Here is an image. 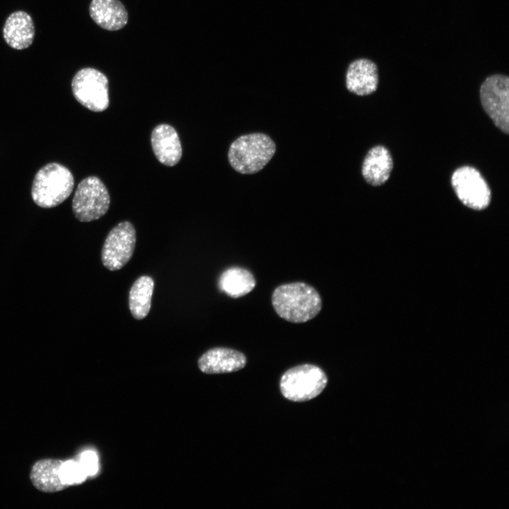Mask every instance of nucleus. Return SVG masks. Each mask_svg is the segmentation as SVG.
Returning a JSON list of instances; mask_svg holds the SVG:
<instances>
[{
    "instance_id": "obj_1",
    "label": "nucleus",
    "mask_w": 509,
    "mask_h": 509,
    "mask_svg": "<svg viewBox=\"0 0 509 509\" xmlns=\"http://www.w3.org/2000/svg\"><path fill=\"white\" fill-rule=\"evenodd\" d=\"M271 303L280 317L293 323H303L313 319L322 307L318 291L301 281L277 286L271 294Z\"/></svg>"
},
{
    "instance_id": "obj_2",
    "label": "nucleus",
    "mask_w": 509,
    "mask_h": 509,
    "mask_svg": "<svg viewBox=\"0 0 509 509\" xmlns=\"http://www.w3.org/2000/svg\"><path fill=\"white\" fill-rule=\"evenodd\" d=\"M276 152V144L267 134L252 133L240 136L230 146L228 158L231 167L241 174L260 171Z\"/></svg>"
},
{
    "instance_id": "obj_3",
    "label": "nucleus",
    "mask_w": 509,
    "mask_h": 509,
    "mask_svg": "<svg viewBox=\"0 0 509 509\" xmlns=\"http://www.w3.org/2000/svg\"><path fill=\"white\" fill-rule=\"evenodd\" d=\"M74 185V177L67 168L56 163H49L35 176L31 189L32 198L42 208H53L70 196Z\"/></svg>"
},
{
    "instance_id": "obj_4",
    "label": "nucleus",
    "mask_w": 509,
    "mask_h": 509,
    "mask_svg": "<svg viewBox=\"0 0 509 509\" xmlns=\"http://www.w3.org/2000/svg\"><path fill=\"white\" fill-rule=\"evenodd\" d=\"M324 372L312 364H302L288 369L282 375L280 390L284 397L293 402H305L318 396L325 388Z\"/></svg>"
},
{
    "instance_id": "obj_5",
    "label": "nucleus",
    "mask_w": 509,
    "mask_h": 509,
    "mask_svg": "<svg viewBox=\"0 0 509 509\" xmlns=\"http://www.w3.org/2000/svg\"><path fill=\"white\" fill-rule=\"evenodd\" d=\"M110 204V194L104 183L98 177L90 176L78 184L72 200V211L78 221L90 222L103 216Z\"/></svg>"
},
{
    "instance_id": "obj_6",
    "label": "nucleus",
    "mask_w": 509,
    "mask_h": 509,
    "mask_svg": "<svg viewBox=\"0 0 509 509\" xmlns=\"http://www.w3.org/2000/svg\"><path fill=\"white\" fill-rule=\"evenodd\" d=\"M479 95L481 105L503 133L509 132V78L502 74L487 76L482 82Z\"/></svg>"
},
{
    "instance_id": "obj_7",
    "label": "nucleus",
    "mask_w": 509,
    "mask_h": 509,
    "mask_svg": "<svg viewBox=\"0 0 509 509\" xmlns=\"http://www.w3.org/2000/svg\"><path fill=\"white\" fill-rule=\"evenodd\" d=\"M71 88L76 100L93 112H103L109 106L108 79L95 69L79 70L72 79Z\"/></svg>"
},
{
    "instance_id": "obj_8",
    "label": "nucleus",
    "mask_w": 509,
    "mask_h": 509,
    "mask_svg": "<svg viewBox=\"0 0 509 509\" xmlns=\"http://www.w3.org/2000/svg\"><path fill=\"white\" fill-rule=\"evenodd\" d=\"M136 242V230L131 223H119L108 233L101 251V260L107 269H122L131 258Z\"/></svg>"
},
{
    "instance_id": "obj_9",
    "label": "nucleus",
    "mask_w": 509,
    "mask_h": 509,
    "mask_svg": "<svg viewBox=\"0 0 509 509\" xmlns=\"http://www.w3.org/2000/svg\"><path fill=\"white\" fill-rule=\"evenodd\" d=\"M454 191L466 206L474 210L486 209L491 201V190L481 173L470 166L457 168L452 174Z\"/></svg>"
},
{
    "instance_id": "obj_10",
    "label": "nucleus",
    "mask_w": 509,
    "mask_h": 509,
    "mask_svg": "<svg viewBox=\"0 0 509 509\" xmlns=\"http://www.w3.org/2000/svg\"><path fill=\"white\" fill-rule=\"evenodd\" d=\"M379 83L378 65L366 57L352 60L345 74L346 89L357 95L365 96L374 93Z\"/></svg>"
},
{
    "instance_id": "obj_11",
    "label": "nucleus",
    "mask_w": 509,
    "mask_h": 509,
    "mask_svg": "<svg viewBox=\"0 0 509 509\" xmlns=\"http://www.w3.org/2000/svg\"><path fill=\"white\" fill-rule=\"evenodd\" d=\"M246 363L247 358L242 352L226 347L211 349L198 360L199 368L206 374L235 372L242 369Z\"/></svg>"
},
{
    "instance_id": "obj_12",
    "label": "nucleus",
    "mask_w": 509,
    "mask_h": 509,
    "mask_svg": "<svg viewBox=\"0 0 509 509\" xmlns=\"http://www.w3.org/2000/svg\"><path fill=\"white\" fill-rule=\"evenodd\" d=\"M151 142L156 158L163 165L171 167L180 160V140L176 130L170 124L157 125L151 132Z\"/></svg>"
},
{
    "instance_id": "obj_13",
    "label": "nucleus",
    "mask_w": 509,
    "mask_h": 509,
    "mask_svg": "<svg viewBox=\"0 0 509 509\" xmlns=\"http://www.w3.org/2000/svg\"><path fill=\"white\" fill-rule=\"evenodd\" d=\"M34 36L35 27L28 13L17 11L8 16L3 28V37L11 47L25 49L33 43Z\"/></svg>"
},
{
    "instance_id": "obj_14",
    "label": "nucleus",
    "mask_w": 509,
    "mask_h": 509,
    "mask_svg": "<svg viewBox=\"0 0 509 509\" xmlns=\"http://www.w3.org/2000/svg\"><path fill=\"white\" fill-rule=\"evenodd\" d=\"M89 13L98 25L110 31L122 29L128 21V13L119 0H92Z\"/></svg>"
},
{
    "instance_id": "obj_15",
    "label": "nucleus",
    "mask_w": 509,
    "mask_h": 509,
    "mask_svg": "<svg viewBox=\"0 0 509 509\" xmlns=\"http://www.w3.org/2000/svg\"><path fill=\"white\" fill-rule=\"evenodd\" d=\"M393 160L389 151L382 146L369 150L362 165V175L370 185L380 186L389 179Z\"/></svg>"
},
{
    "instance_id": "obj_16",
    "label": "nucleus",
    "mask_w": 509,
    "mask_h": 509,
    "mask_svg": "<svg viewBox=\"0 0 509 509\" xmlns=\"http://www.w3.org/2000/svg\"><path fill=\"white\" fill-rule=\"evenodd\" d=\"M62 462V460L56 459L40 460L35 462L30 475L34 486L47 493L57 492L67 488L59 476V468Z\"/></svg>"
},
{
    "instance_id": "obj_17",
    "label": "nucleus",
    "mask_w": 509,
    "mask_h": 509,
    "mask_svg": "<svg viewBox=\"0 0 509 509\" xmlns=\"http://www.w3.org/2000/svg\"><path fill=\"white\" fill-rule=\"evenodd\" d=\"M256 286L254 275L245 268L232 267L220 276L218 287L227 296L238 298L250 293Z\"/></svg>"
},
{
    "instance_id": "obj_18",
    "label": "nucleus",
    "mask_w": 509,
    "mask_h": 509,
    "mask_svg": "<svg viewBox=\"0 0 509 509\" xmlns=\"http://www.w3.org/2000/svg\"><path fill=\"white\" fill-rule=\"evenodd\" d=\"M154 281L148 276H141L131 286L129 293V308L136 320H142L148 314L151 306Z\"/></svg>"
},
{
    "instance_id": "obj_19",
    "label": "nucleus",
    "mask_w": 509,
    "mask_h": 509,
    "mask_svg": "<svg viewBox=\"0 0 509 509\" xmlns=\"http://www.w3.org/2000/svg\"><path fill=\"white\" fill-rule=\"evenodd\" d=\"M59 476L62 482L67 486L81 484L88 476L78 460L63 462L59 468Z\"/></svg>"
},
{
    "instance_id": "obj_20",
    "label": "nucleus",
    "mask_w": 509,
    "mask_h": 509,
    "mask_svg": "<svg viewBox=\"0 0 509 509\" xmlns=\"http://www.w3.org/2000/svg\"><path fill=\"white\" fill-rule=\"evenodd\" d=\"M87 476H94L98 470V459L96 453L88 450L81 453L78 460Z\"/></svg>"
}]
</instances>
